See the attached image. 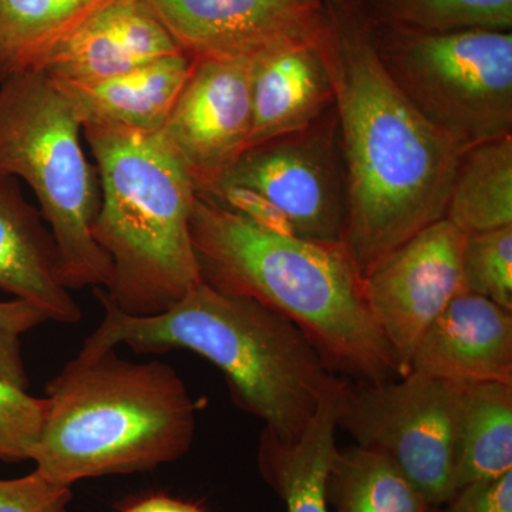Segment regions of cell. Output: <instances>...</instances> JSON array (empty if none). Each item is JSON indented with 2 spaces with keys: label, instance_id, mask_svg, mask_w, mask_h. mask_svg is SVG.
Segmentation results:
<instances>
[{
  "label": "cell",
  "instance_id": "1",
  "mask_svg": "<svg viewBox=\"0 0 512 512\" xmlns=\"http://www.w3.org/2000/svg\"><path fill=\"white\" fill-rule=\"evenodd\" d=\"M322 50L346 183L345 245L365 276L444 218L468 147L431 124L384 69L365 0H326Z\"/></svg>",
  "mask_w": 512,
  "mask_h": 512
},
{
  "label": "cell",
  "instance_id": "2",
  "mask_svg": "<svg viewBox=\"0 0 512 512\" xmlns=\"http://www.w3.org/2000/svg\"><path fill=\"white\" fill-rule=\"evenodd\" d=\"M190 231L202 282L284 316L336 375L359 383L402 377L345 244L279 234L201 194Z\"/></svg>",
  "mask_w": 512,
  "mask_h": 512
},
{
  "label": "cell",
  "instance_id": "3",
  "mask_svg": "<svg viewBox=\"0 0 512 512\" xmlns=\"http://www.w3.org/2000/svg\"><path fill=\"white\" fill-rule=\"evenodd\" d=\"M96 295L104 318L80 352L94 355L119 345L143 353L191 350L221 370L234 402L279 439H298L342 387L343 377L301 330L245 296L200 282L168 311L131 316Z\"/></svg>",
  "mask_w": 512,
  "mask_h": 512
},
{
  "label": "cell",
  "instance_id": "4",
  "mask_svg": "<svg viewBox=\"0 0 512 512\" xmlns=\"http://www.w3.org/2000/svg\"><path fill=\"white\" fill-rule=\"evenodd\" d=\"M32 461L53 483L153 470L190 450L197 403L167 363L80 352L46 386Z\"/></svg>",
  "mask_w": 512,
  "mask_h": 512
},
{
  "label": "cell",
  "instance_id": "5",
  "mask_svg": "<svg viewBox=\"0 0 512 512\" xmlns=\"http://www.w3.org/2000/svg\"><path fill=\"white\" fill-rule=\"evenodd\" d=\"M99 173L101 201L93 237L111 275L96 288L119 311H168L200 284L190 220L197 190L160 133L83 126Z\"/></svg>",
  "mask_w": 512,
  "mask_h": 512
},
{
  "label": "cell",
  "instance_id": "6",
  "mask_svg": "<svg viewBox=\"0 0 512 512\" xmlns=\"http://www.w3.org/2000/svg\"><path fill=\"white\" fill-rule=\"evenodd\" d=\"M72 104L43 72L0 82V174L25 181L49 225L67 289L106 286L109 256L93 237L101 191Z\"/></svg>",
  "mask_w": 512,
  "mask_h": 512
},
{
  "label": "cell",
  "instance_id": "7",
  "mask_svg": "<svg viewBox=\"0 0 512 512\" xmlns=\"http://www.w3.org/2000/svg\"><path fill=\"white\" fill-rule=\"evenodd\" d=\"M373 33L394 83L448 137L471 147L512 134V32Z\"/></svg>",
  "mask_w": 512,
  "mask_h": 512
},
{
  "label": "cell",
  "instance_id": "8",
  "mask_svg": "<svg viewBox=\"0 0 512 512\" xmlns=\"http://www.w3.org/2000/svg\"><path fill=\"white\" fill-rule=\"evenodd\" d=\"M463 389L419 372L382 383L343 379L338 426L390 458L441 508L454 495Z\"/></svg>",
  "mask_w": 512,
  "mask_h": 512
},
{
  "label": "cell",
  "instance_id": "9",
  "mask_svg": "<svg viewBox=\"0 0 512 512\" xmlns=\"http://www.w3.org/2000/svg\"><path fill=\"white\" fill-rule=\"evenodd\" d=\"M220 188L264 198L285 215L296 237L345 244L346 183L335 107L301 131L245 150L208 194Z\"/></svg>",
  "mask_w": 512,
  "mask_h": 512
},
{
  "label": "cell",
  "instance_id": "10",
  "mask_svg": "<svg viewBox=\"0 0 512 512\" xmlns=\"http://www.w3.org/2000/svg\"><path fill=\"white\" fill-rule=\"evenodd\" d=\"M466 234L446 218L421 229L363 276L367 302L389 342L402 376L434 319L464 292Z\"/></svg>",
  "mask_w": 512,
  "mask_h": 512
},
{
  "label": "cell",
  "instance_id": "11",
  "mask_svg": "<svg viewBox=\"0 0 512 512\" xmlns=\"http://www.w3.org/2000/svg\"><path fill=\"white\" fill-rule=\"evenodd\" d=\"M254 62L194 60L190 77L160 131L187 168L197 194L214 190L248 148Z\"/></svg>",
  "mask_w": 512,
  "mask_h": 512
},
{
  "label": "cell",
  "instance_id": "12",
  "mask_svg": "<svg viewBox=\"0 0 512 512\" xmlns=\"http://www.w3.org/2000/svg\"><path fill=\"white\" fill-rule=\"evenodd\" d=\"M192 60H254L322 35L323 0H146Z\"/></svg>",
  "mask_w": 512,
  "mask_h": 512
},
{
  "label": "cell",
  "instance_id": "13",
  "mask_svg": "<svg viewBox=\"0 0 512 512\" xmlns=\"http://www.w3.org/2000/svg\"><path fill=\"white\" fill-rule=\"evenodd\" d=\"M410 372L460 387L512 386V311L476 293H458L421 336Z\"/></svg>",
  "mask_w": 512,
  "mask_h": 512
},
{
  "label": "cell",
  "instance_id": "14",
  "mask_svg": "<svg viewBox=\"0 0 512 512\" xmlns=\"http://www.w3.org/2000/svg\"><path fill=\"white\" fill-rule=\"evenodd\" d=\"M183 53L146 0H114L43 63L55 82H104L161 57Z\"/></svg>",
  "mask_w": 512,
  "mask_h": 512
},
{
  "label": "cell",
  "instance_id": "15",
  "mask_svg": "<svg viewBox=\"0 0 512 512\" xmlns=\"http://www.w3.org/2000/svg\"><path fill=\"white\" fill-rule=\"evenodd\" d=\"M0 291L32 303L49 320L82 319V309L63 284L52 232L23 197L19 180L5 174H0Z\"/></svg>",
  "mask_w": 512,
  "mask_h": 512
},
{
  "label": "cell",
  "instance_id": "16",
  "mask_svg": "<svg viewBox=\"0 0 512 512\" xmlns=\"http://www.w3.org/2000/svg\"><path fill=\"white\" fill-rule=\"evenodd\" d=\"M322 35L255 60L248 148L301 131L335 106Z\"/></svg>",
  "mask_w": 512,
  "mask_h": 512
},
{
  "label": "cell",
  "instance_id": "17",
  "mask_svg": "<svg viewBox=\"0 0 512 512\" xmlns=\"http://www.w3.org/2000/svg\"><path fill=\"white\" fill-rule=\"evenodd\" d=\"M192 67L194 60L178 53L104 82H53L72 104L82 127L160 133Z\"/></svg>",
  "mask_w": 512,
  "mask_h": 512
},
{
  "label": "cell",
  "instance_id": "18",
  "mask_svg": "<svg viewBox=\"0 0 512 512\" xmlns=\"http://www.w3.org/2000/svg\"><path fill=\"white\" fill-rule=\"evenodd\" d=\"M339 392L320 406L298 439L282 440L269 431L262 433L259 471L284 501L286 512H330L326 481L338 448Z\"/></svg>",
  "mask_w": 512,
  "mask_h": 512
},
{
  "label": "cell",
  "instance_id": "19",
  "mask_svg": "<svg viewBox=\"0 0 512 512\" xmlns=\"http://www.w3.org/2000/svg\"><path fill=\"white\" fill-rule=\"evenodd\" d=\"M114 0H0V82L39 72L57 46Z\"/></svg>",
  "mask_w": 512,
  "mask_h": 512
},
{
  "label": "cell",
  "instance_id": "20",
  "mask_svg": "<svg viewBox=\"0 0 512 512\" xmlns=\"http://www.w3.org/2000/svg\"><path fill=\"white\" fill-rule=\"evenodd\" d=\"M444 218L464 234L512 225V134L464 151Z\"/></svg>",
  "mask_w": 512,
  "mask_h": 512
},
{
  "label": "cell",
  "instance_id": "21",
  "mask_svg": "<svg viewBox=\"0 0 512 512\" xmlns=\"http://www.w3.org/2000/svg\"><path fill=\"white\" fill-rule=\"evenodd\" d=\"M508 471H512V386L464 387L454 493Z\"/></svg>",
  "mask_w": 512,
  "mask_h": 512
},
{
  "label": "cell",
  "instance_id": "22",
  "mask_svg": "<svg viewBox=\"0 0 512 512\" xmlns=\"http://www.w3.org/2000/svg\"><path fill=\"white\" fill-rule=\"evenodd\" d=\"M326 498L335 512L433 510L390 458L357 444L336 448L326 481Z\"/></svg>",
  "mask_w": 512,
  "mask_h": 512
},
{
  "label": "cell",
  "instance_id": "23",
  "mask_svg": "<svg viewBox=\"0 0 512 512\" xmlns=\"http://www.w3.org/2000/svg\"><path fill=\"white\" fill-rule=\"evenodd\" d=\"M377 28L416 35L512 32V0H365Z\"/></svg>",
  "mask_w": 512,
  "mask_h": 512
},
{
  "label": "cell",
  "instance_id": "24",
  "mask_svg": "<svg viewBox=\"0 0 512 512\" xmlns=\"http://www.w3.org/2000/svg\"><path fill=\"white\" fill-rule=\"evenodd\" d=\"M463 285L512 311V225L466 234Z\"/></svg>",
  "mask_w": 512,
  "mask_h": 512
},
{
  "label": "cell",
  "instance_id": "25",
  "mask_svg": "<svg viewBox=\"0 0 512 512\" xmlns=\"http://www.w3.org/2000/svg\"><path fill=\"white\" fill-rule=\"evenodd\" d=\"M47 400L0 380V460H32L43 426Z\"/></svg>",
  "mask_w": 512,
  "mask_h": 512
},
{
  "label": "cell",
  "instance_id": "26",
  "mask_svg": "<svg viewBox=\"0 0 512 512\" xmlns=\"http://www.w3.org/2000/svg\"><path fill=\"white\" fill-rule=\"evenodd\" d=\"M47 320L46 313L22 299L0 302V380L22 390L29 389L22 336Z\"/></svg>",
  "mask_w": 512,
  "mask_h": 512
},
{
  "label": "cell",
  "instance_id": "27",
  "mask_svg": "<svg viewBox=\"0 0 512 512\" xmlns=\"http://www.w3.org/2000/svg\"><path fill=\"white\" fill-rule=\"evenodd\" d=\"M72 487L53 483L36 471L15 480H0V512H66Z\"/></svg>",
  "mask_w": 512,
  "mask_h": 512
},
{
  "label": "cell",
  "instance_id": "28",
  "mask_svg": "<svg viewBox=\"0 0 512 512\" xmlns=\"http://www.w3.org/2000/svg\"><path fill=\"white\" fill-rule=\"evenodd\" d=\"M439 512H512V471L460 488Z\"/></svg>",
  "mask_w": 512,
  "mask_h": 512
},
{
  "label": "cell",
  "instance_id": "29",
  "mask_svg": "<svg viewBox=\"0 0 512 512\" xmlns=\"http://www.w3.org/2000/svg\"><path fill=\"white\" fill-rule=\"evenodd\" d=\"M123 512H207L201 505L168 497V495H150L136 503L128 505Z\"/></svg>",
  "mask_w": 512,
  "mask_h": 512
},
{
  "label": "cell",
  "instance_id": "30",
  "mask_svg": "<svg viewBox=\"0 0 512 512\" xmlns=\"http://www.w3.org/2000/svg\"><path fill=\"white\" fill-rule=\"evenodd\" d=\"M431 512H439V508H433V510H431Z\"/></svg>",
  "mask_w": 512,
  "mask_h": 512
},
{
  "label": "cell",
  "instance_id": "31",
  "mask_svg": "<svg viewBox=\"0 0 512 512\" xmlns=\"http://www.w3.org/2000/svg\"><path fill=\"white\" fill-rule=\"evenodd\" d=\"M323 2H326V0H323Z\"/></svg>",
  "mask_w": 512,
  "mask_h": 512
}]
</instances>
